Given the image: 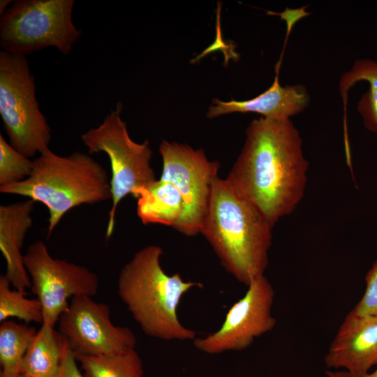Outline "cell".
<instances>
[{
	"mask_svg": "<svg viewBox=\"0 0 377 377\" xmlns=\"http://www.w3.org/2000/svg\"><path fill=\"white\" fill-rule=\"evenodd\" d=\"M18 377H32V376H27V375H24V374H20V376Z\"/></svg>",
	"mask_w": 377,
	"mask_h": 377,
	"instance_id": "4316f807",
	"label": "cell"
},
{
	"mask_svg": "<svg viewBox=\"0 0 377 377\" xmlns=\"http://www.w3.org/2000/svg\"><path fill=\"white\" fill-rule=\"evenodd\" d=\"M329 369H345L350 377H364L377 364V316L353 310L341 323L325 357Z\"/></svg>",
	"mask_w": 377,
	"mask_h": 377,
	"instance_id": "7c38bea8",
	"label": "cell"
},
{
	"mask_svg": "<svg viewBox=\"0 0 377 377\" xmlns=\"http://www.w3.org/2000/svg\"><path fill=\"white\" fill-rule=\"evenodd\" d=\"M364 377H377V370H376L374 372H373L371 374H367Z\"/></svg>",
	"mask_w": 377,
	"mask_h": 377,
	"instance_id": "484cf974",
	"label": "cell"
},
{
	"mask_svg": "<svg viewBox=\"0 0 377 377\" xmlns=\"http://www.w3.org/2000/svg\"><path fill=\"white\" fill-rule=\"evenodd\" d=\"M85 377H143V364L135 348L95 355L75 356Z\"/></svg>",
	"mask_w": 377,
	"mask_h": 377,
	"instance_id": "ac0fdd59",
	"label": "cell"
},
{
	"mask_svg": "<svg viewBox=\"0 0 377 377\" xmlns=\"http://www.w3.org/2000/svg\"><path fill=\"white\" fill-rule=\"evenodd\" d=\"M163 160L160 179L172 183L179 191L184 209L176 230L186 236L200 233L219 163L209 161L202 149L163 140L159 145Z\"/></svg>",
	"mask_w": 377,
	"mask_h": 377,
	"instance_id": "9c48e42d",
	"label": "cell"
},
{
	"mask_svg": "<svg viewBox=\"0 0 377 377\" xmlns=\"http://www.w3.org/2000/svg\"><path fill=\"white\" fill-rule=\"evenodd\" d=\"M37 330L27 324L6 320L0 325V377H18L27 348Z\"/></svg>",
	"mask_w": 377,
	"mask_h": 377,
	"instance_id": "d6986e66",
	"label": "cell"
},
{
	"mask_svg": "<svg viewBox=\"0 0 377 377\" xmlns=\"http://www.w3.org/2000/svg\"><path fill=\"white\" fill-rule=\"evenodd\" d=\"M76 361L74 353L66 344L60 371L57 377H85L80 371Z\"/></svg>",
	"mask_w": 377,
	"mask_h": 377,
	"instance_id": "603a6c76",
	"label": "cell"
},
{
	"mask_svg": "<svg viewBox=\"0 0 377 377\" xmlns=\"http://www.w3.org/2000/svg\"><path fill=\"white\" fill-rule=\"evenodd\" d=\"M24 264L42 306L43 323L54 326L68 308L70 298L93 297L98 291L96 273L84 266L53 258L43 241L29 245Z\"/></svg>",
	"mask_w": 377,
	"mask_h": 377,
	"instance_id": "ba28073f",
	"label": "cell"
},
{
	"mask_svg": "<svg viewBox=\"0 0 377 377\" xmlns=\"http://www.w3.org/2000/svg\"><path fill=\"white\" fill-rule=\"evenodd\" d=\"M274 82L265 91L246 101L213 100L207 117L214 118L232 112H256L271 119H287L302 112L309 105L310 96L302 84L281 86L278 71Z\"/></svg>",
	"mask_w": 377,
	"mask_h": 377,
	"instance_id": "4fadbf2b",
	"label": "cell"
},
{
	"mask_svg": "<svg viewBox=\"0 0 377 377\" xmlns=\"http://www.w3.org/2000/svg\"><path fill=\"white\" fill-rule=\"evenodd\" d=\"M365 281V291L353 311L361 316H377V259L368 271Z\"/></svg>",
	"mask_w": 377,
	"mask_h": 377,
	"instance_id": "7402d4cb",
	"label": "cell"
},
{
	"mask_svg": "<svg viewBox=\"0 0 377 377\" xmlns=\"http://www.w3.org/2000/svg\"><path fill=\"white\" fill-rule=\"evenodd\" d=\"M13 1L1 0L0 1V14L1 15L8 7V5Z\"/></svg>",
	"mask_w": 377,
	"mask_h": 377,
	"instance_id": "d4e9b609",
	"label": "cell"
},
{
	"mask_svg": "<svg viewBox=\"0 0 377 377\" xmlns=\"http://www.w3.org/2000/svg\"><path fill=\"white\" fill-rule=\"evenodd\" d=\"M66 343L54 326L43 323L23 357L20 374L32 377L59 376Z\"/></svg>",
	"mask_w": 377,
	"mask_h": 377,
	"instance_id": "2e32d148",
	"label": "cell"
},
{
	"mask_svg": "<svg viewBox=\"0 0 377 377\" xmlns=\"http://www.w3.org/2000/svg\"><path fill=\"white\" fill-rule=\"evenodd\" d=\"M33 165V161L13 147L0 134V186L27 179Z\"/></svg>",
	"mask_w": 377,
	"mask_h": 377,
	"instance_id": "44dd1931",
	"label": "cell"
},
{
	"mask_svg": "<svg viewBox=\"0 0 377 377\" xmlns=\"http://www.w3.org/2000/svg\"><path fill=\"white\" fill-rule=\"evenodd\" d=\"M182 197L170 182L157 179L137 198V214L144 224H161L175 230L183 216Z\"/></svg>",
	"mask_w": 377,
	"mask_h": 377,
	"instance_id": "9a60e30c",
	"label": "cell"
},
{
	"mask_svg": "<svg viewBox=\"0 0 377 377\" xmlns=\"http://www.w3.org/2000/svg\"><path fill=\"white\" fill-rule=\"evenodd\" d=\"M163 249L151 244L138 250L121 268L119 297L141 330L163 341H193L196 332L182 325L177 309L184 295L202 283L168 274L161 264Z\"/></svg>",
	"mask_w": 377,
	"mask_h": 377,
	"instance_id": "3957f363",
	"label": "cell"
},
{
	"mask_svg": "<svg viewBox=\"0 0 377 377\" xmlns=\"http://www.w3.org/2000/svg\"><path fill=\"white\" fill-rule=\"evenodd\" d=\"M58 323L59 332L75 356L118 353L135 348L133 332L128 327L114 325L110 306L92 297H73Z\"/></svg>",
	"mask_w": 377,
	"mask_h": 377,
	"instance_id": "30bf717a",
	"label": "cell"
},
{
	"mask_svg": "<svg viewBox=\"0 0 377 377\" xmlns=\"http://www.w3.org/2000/svg\"><path fill=\"white\" fill-rule=\"evenodd\" d=\"M74 0H17L0 17L3 51L27 56L48 47L69 54L81 36L72 20Z\"/></svg>",
	"mask_w": 377,
	"mask_h": 377,
	"instance_id": "8992f818",
	"label": "cell"
},
{
	"mask_svg": "<svg viewBox=\"0 0 377 377\" xmlns=\"http://www.w3.org/2000/svg\"><path fill=\"white\" fill-rule=\"evenodd\" d=\"M35 202L27 199L0 206V250L6 262L5 276L14 288L24 292L31 287V283L22 248L33 224Z\"/></svg>",
	"mask_w": 377,
	"mask_h": 377,
	"instance_id": "5bb4252c",
	"label": "cell"
},
{
	"mask_svg": "<svg viewBox=\"0 0 377 377\" xmlns=\"http://www.w3.org/2000/svg\"><path fill=\"white\" fill-rule=\"evenodd\" d=\"M308 168L301 135L290 119L261 117L248 126L243 148L226 179L273 228L302 200Z\"/></svg>",
	"mask_w": 377,
	"mask_h": 377,
	"instance_id": "6da1fadb",
	"label": "cell"
},
{
	"mask_svg": "<svg viewBox=\"0 0 377 377\" xmlns=\"http://www.w3.org/2000/svg\"><path fill=\"white\" fill-rule=\"evenodd\" d=\"M272 228L226 179H214L200 233L226 272L241 283L248 286L265 275Z\"/></svg>",
	"mask_w": 377,
	"mask_h": 377,
	"instance_id": "7a4b0ae2",
	"label": "cell"
},
{
	"mask_svg": "<svg viewBox=\"0 0 377 377\" xmlns=\"http://www.w3.org/2000/svg\"><path fill=\"white\" fill-rule=\"evenodd\" d=\"M326 374L328 377H350L346 371H331L327 370Z\"/></svg>",
	"mask_w": 377,
	"mask_h": 377,
	"instance_id": "cb8c5ba5",
	"label": "cell"
},
{
	"mask_svg": "<svg viewBox=\"0 0 377 377\" xmlns=\"http://www.w3.org/2000/svg\"><path fill=\"white\" fill-rule=\"evenodd\" d=\"M122 104L117 103L97 127L81 135L89 154L103 152L111 166L112 207L108 213L106 237L114 231L117 208L128 195L136 199L139 192L156 181L151 167L152 151L148 140L142 143L130 137L126 124L121 119Z\"/></svg>",
	"mask_w": 377,
	"mask_h": 377,
	"instance_id": "5b68a950",
	"label": "cell"
},
{
	"mask_svg": "<svg viewBox=\"0 0 377 377\" xmlns=\"http://www.w3.org/2000/svg\"><path fill=\"white\" fill-rule=\"evenodd\" d=\"M360 81L367 82L369 89L359 100L357 110L365 128L371 132L377 133V61L358 59L348 71L342 74L339 82V88L344 108H346L349 89Z\"/></svg>",
	"mask_w": 377,
	"mask_h": 377,
	"instance_id": "e0dca14e",
	"label": "cell"
},
{
	"mask_svg": "<svg viewBox=\"0 0 377 377\" xmlns=\"http://www.w3.org/2000/svg\"><path fill=\"white\" fill-rule=\"evenodd\" d=\"M0 115L10 145L27 158L49 149L51 129L26 56L0 52Z\"/></svg>",
	"mask_w": 377,
	"mask_h": 377,
	"instance_id": "52a82bcc",
	"label": "cell"
},
{
	"mask_svg": "<svg viewBox=\"0 0 377 377\" xmlns=\"http://www.w3.org/2000/svg\"><path fill=\"white\" fill-rule=\"evenodd\" d=\"M33 162L27 179L0 186V192L45 205L49 212L47 237L71 209L112 198L106 170L89 154L75 151L62 156L48 149Z\"/></svg>",
	"mask_w": 377,
	"mask_h": 377,
	"instance_id": "277c9868",
	"label": "cell"
},
{
	"mask_svg": "<svg viewBox=\"0 0 377 377\" xmlns=\"http://www.w3.org/2000/svg\"><path fill=\"white\" fill-rule=\"evenodd\" d=\"M244 295L227 312L220 328L204 337H196L194 347L206 354L246 349L276 325L272 314L274 290L265 275L253 281Z\"/></svg>",
	"mask_w": 377,
	"mask_h": 377,
	"instance_id": "8fae6325",
	"label": "cell"
},
{
	"mask_svg": "<svg viewBox=\"0 0 377 377\" xmlns=\"http://www.w3.org/2000/svg\"><path fill=\"white\" fill-rule=\"evenodd\" d=\"M10 283L5 276H0V321L17 318L28 324L43 323L42 306L39 300L29 299L26 293L10 288Z\"/></svg>",
	"mask_w": 377,
	"mask_h": 377,
	"instance_id": "ffe728a7",
	"label": "cell"
}]
</instances>
